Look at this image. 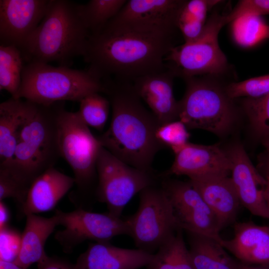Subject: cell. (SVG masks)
Segmentation results:
<instances>
[{"label":"cell","instance_id":"38","mask_svg":"<svg viewBox=\"0 0 269 269\" xmlns=\"http://www.w3.org/2000/svg\"><path fill=\"white\" fill-rule=\"evenodd\" d=\"M0 269H22L13 261L0 260Z\"/></svg>","mask_w":269,"mask_h":269},{"label":"cell","instance_id":"2","mask_svg":"<svg viewBox=\"0 0 269 269\" xmlns=\"http://www.w3.org/2000/svg\"><path fill=\"white\" fill-rule=\"evenodd\" d=\"M105 84L112 115L109 128L98 137L102 146L133 167L153 172L154 157L165 147L156 137L157 119L143 105L132 82Z\"/></svg>","mask_w":269,"mask_h":269},{"label":"cell","instance_id":"20","mask_svg":"<svg viewBox=\"0 0 269 269\" xmlns=\"http://www.w3.org/2000/svg\"><path fill=\"white\" fill-rule=\"evenodd\" d=\"M189 182L215 214L222 228L235 220L240 202L231 177L213 175Z\"/></svg>","mask_w":269,"mask_h":269},{"label":"cell","instance_id":"25","mask_svg":"<svg viewBox=\"0 0 269 269\" xmlns=\"http://www.w3.org/2000/svg\"><path fill=\"white\" fill-rule=\"evenodd\" d=\"M182 231L178 229L159 248L146 269H195Z\"/></svg>","mask_w":269,"mask_h":269},{"label":"cell","instance_id":"33","mask_svg":"<svg viewBox=\"0 0 269 269\" xmlns=\"http://www.w3.org/2000/svg\"><path fill=\"white\" fill-rule=\"evenodd\" d=\"M28 190L21 185L7 172L0 169V201L11 198L20 210L24 205Z\"/></svg>","mask_w":269,"mask_h":269},{"label":"cell","instance_id":"22","mask_svg":"<svg viewBox=\"0 0 269 269\" xmlns=\"http://www.w3.org/2000/svg\"><path fill=\"white\" fill-rule=\"evenodd\" d=\"M25 217L18 253L13 261L22 269H27L34 263L40 265L48 258L45 252V245L49 237L59 226L58 219L55 214L48 218L35 214Z\"/></svg>","mask_w":269,"mask_h":269},{"label":"cell","instance_id":"34","mask_svg":"<svg viewBox=\"0 0 269 269\" xmlns=\"http://www.w3.org/2000/svg\"><path fill=\"white\" fill-rule=\"evenodd\" d=\"M269 14V0H241L226 14L228 23L247 15Z\"/></svg>","mask_w":269,"mask_h":269},{"label":"cell","instance_id":"30","mask_svg":"<svg viewBox=\"0 0 269 269\" xmlns=\"http://www.w3.org/2000/svg\"><path fill=\"white\" fill-rule=\"evenodd\" d=\"M255 133L263 138L269 135V93L258 98H247L243 103Z\"/></svg>","mask_w":269,"mask_h":269},{"label":"cell","instance_id":"21","mask_svg":"<svg viewBox=\"0 0 269 269\" xmlns=\"http://www.w3.org/2000/svg\"><path fill=\"white\" fill-rule=\"evenodd\" d=\"M74 184L73 177L54 167L47 170L31 184L21 214L26 216L53 209Z\"/></svg>","mask_w":269,"mask_h":269},{"label":"cell","instance_id":"32","mask_svg":"<svg viewBox=\"0 0 269 269\" xmlns=\"http://www.w3.org/2000/svg\"><path fill=\"white\" fill-rule=\"evenodd\" d=\"M186 126L180 120L174 121L159 126L156 137L165 147L174 152L188 142L190 134Z\"/></svg>","mask_w":269,"mask_h":269},{"label":"cell","instance_id":"7","mask_svg":"<svg viewBox=\"0 0 269 269\" xmlns=\"http://www.w3.org/2000/svg\"><path fill=\"white\" fill-rule=\"evenodd\" d=\"M186 91L179 101V120L187 129L222 134L232 126L235 109L225 90L214 82L193 77L184 79Z\"/></svg>","mask_w":269,"mask_h":269},{"label":"cell","instance_id":"5","mask_svg":"<svg viewBox=\"0 0 269 269\" xmlns=\"http://www.w3.org/2000/svg\"><path fill=\"white\" fill-rule=\"evenodd\" d=\"M59 145L61 157L74 174L75 187L69 199L76 208L86 209L89 202L96 199L97 162L102 145L77 112H69L64 107L59 116Z\"/></svg>","mask_w":269,"mask_h":269},{"label":"cell","instance_id":"4","mask_svg":"<svg viewBox=\"0 0 269 269\" xmlns=\"http://www.w3.org/2000/svg\"><path fill=\"white\" fill-rule=\"evenodd\" d=\"M78 5L50 0L45 16L20 50L24 64L56 62L68 66L74 58L83 56L91 34Z\"/></svg>","mask_w":269,"mask_h":269},{"label":"cell","instance_id":"31","mask_svg":"<svg viewBox=\"0 0 269 269\" xmlns=\"http://www.w3.org/2000/svg\"><path fill=\"white\" fill-rule=\"evenodd\" d=\"M225 90L231 99L241 97H247V98L262 97L269 93V74L231 83Z\"/></svg>","mask_w":269,"mask_h":269},{"label":"cell","instance_id":"15","mask_svg":"<svg viewBox=\"0 0 269 269\" xmlns=\"http://www.w3.org/2000/svg\"><path fill=\"white\" fill-rule=\"evenodd\" d=\"M227 153L231 178L240 203L254 215L269 219L265 195L267 180L254 167L243 146L235 144Z\"/></svg>","mask_w":269,"mask_h":269},{"label":"cell","instance_id":"23","mask_svg":"<svg viewBox=\"0 0 269 269\" xmlns=\"http://www.w3.org/2000/svg\"><path fill=\"white\" fill-rule=\"evenodd\" d=\"M28 105V101L11 97L0 104V168L13 158Z\"/></svg>","mask_w":269,"mask_h":269},{"label":"cell","instance_id":"41","mask_svg":"<svg viewBox=\"0 0 269 269\" xmlns=\"http://www.w3.org/2000/svg\"><path fill=\"white\" fill-rule=\"evenodd\" d=\"M263 143L267 152L269 168V135L263 138Z\"/></svg>","mask_w":269,"mask_h":269},{"label":"cell","instance_id":"29","mask_svg":"<svg viewBox=\"0 0 269 269\" xmlns=\"http://www.w3.org/2000/svg\"><path fill=\"white\" fill-rule=\"evenodd\" d=\"M232 23L233 37L242 46L251 47L266 39L268 24L261 16L245 15Z\"/></svg>","mask_w":269,"mask_h":269},{"label":"cell","instance_id":"26","mask_svg":"<svg viewBox=\"0 0 269 269\" xmlns=\"http://www.w3.org/2000/svg\"><path fill=\"white\" fill-rule=\"evenodd\" d=\"M126 0H91L78 4L79 14L91 35L99 33L127 2Z\"/></svg>","mask_w":269,"mask_h":269},{"label":"cell","instance_id":"17","mask_svg":"<svg viewBox=\"0 0 269 269\" xmlns=\"http://www.w3.org/2000/svg\"><path fill=\"white\" fill-rule=\"evenodd\" d=\"M169 69L139 77L132 83L140 99L145 102L160 126L176 121L179 116V102L173 92L175 77Z\"/></svg>","mask_w":269,"mask_h":269},{"label":"cell","instance_id":"16","mask_svg":"<svg viewBox=\"0 0 269 269\" xmlns=\"http://www.w3.org/2000/svg\"><path fill=\"white\" fill-rule=\"evenodd\" d=\"M173 152L175 158L172 165L160 176L186 175L191 179L213 175L228 176L231 173L227 151L217 145L188 142Z\"/></svg>","mask_w":269,"mask_h":269},{"label":"cell","instance_id":"10","mask_svg":"<svg viewBox=\"0 0 269 269\" xmlns=\"http://www.w3.org/2000/svg\"><path fill=\"white\" fill-rule=\"evenodd\" d=\"M96 199L106 205L108 212L121 217L126 205L144 189L156 184L153 172L133 167L102 146L97 162Z\"/></svg>","mask_w":269,"mask_h":269},{"label":"cell","instance_id":"28","mask_svg":"<svg viewBox=\"0 0 269 269\" xmlns=\"http://www.w3.org/2000/svg\"><path fill=\"white\" fill-rule=\"evenodd\" d=\"M77 113L84 123L97 131H102L108 119L110 102L108 98L94 93L84 97L80 102Z\"/></svg>","mask_w":269,"mask_h":269},{"label":"cell","instance_id":"40","mask_svg":"<svg viewBox=\"0 0 269 269\" xmlns=\"http://www.w3.org/2000/svg\"><path fill=\"white\" fill-rule=\"evenodd\" d=\"M267 185L266 188V200L268 207V209L269 212V168L268 169V174L267 176Z\"/></svg>","mask_w":269,"mask_h":269},{"label":"cell","instance_id":"24","mask_svg":"<svg viewBox=\"0 0 269 269\" xmlns=\"http://www.w3.org/2000/svg\"><path fill=\"white\" fill-rule=\"evenodd\" d=\"M189 249L195 269H238L239 262L233 259L216 240L188 232Z\"/></svg>","mask_w":269,"mask_h":269},{"label":"cell","instance_id":"12","mask_svg":"<svg viewBox=\"0 0 269 269\" xmlns=\"http://www.w3.org/2000/svg\"><path fill=\"white\" fill-rule=\"evenodd\" d=\"M160 186L166 194L179 228L210 237L219 243L222 229L217 217L188 181L160 176Z\"/></svg>","mask_w":269,"mask_h":269},{"label":"cell","instance_id":"18","mask_svg":"<svg viewBox=\"0 0 269 269\" xmlns=\"http://www.w3.org/2000/svg\"><path fill=\"white\" fill-rule=\"evenodd\" d=\"M153 254L138 249L112 245L109 242L90 243L74 264L75 269H139L146 267Z\"/></svg>","mask_w":269,"mask_h":269},{"label":"cell","instance_id":"19","mask_svg":"<svg viewBox=\"0 0 269 269\" xmlns=\"http://www.w3.org/2000/svg\"><path fill=\"white\" fill-rule=\"evenodd\" d=\"M239 262L269 267V227L252 222L236 223L234 237L219 243Z\"/></svg>","mask_w":269,"mask_h":269},{"label":"cell","instance_id":"36","mask_svg":"<svg viewBox=\"0 0 269 269\" xmlns=\"http://www.w3.org/2000/svg\"><path fill=\"white\" fill-rule=\"evenodd\" d=\"M37 266L38 269H75L74 264L55 257H49L44 263Z\"/></svg>","mask_w":269,"mask_h":269},{"label":"cell","instance_id":"42","mask_svg":"<svg viewBox=\"0 0 269 269\" xmlns=\"http://www.w3.org/2000/svg\"><path fill=\"white\" fill-rule=\"evenodd\" d=\"M266 39H269V25H268L266 34Z\"/></svg>","mask_w":269,"mask_h":269},{"label":"cell","instance_id":"37","mask_svg":"<svg viewBox=\"0 0 269 269\" xmlns=\"http://www.w3.org/2000/svg\"><path fill=\"white\" fill-rule=\"evenodd\" d=\"M10 219L9 210L3 201H0V230L8 227Z\"/></svg>","mask_w":269,"mask_h":269},{"label":"cell","instance_id":"3","mask_svg":"<svg viewBox=\"0 0 269 269\" xmlns=\"http://www.w3.org/2000/svg\"><path fill=\"white\" fill-rule=\"evenodd\" d=\"M12 159L0 169L7 172L26 189L61 157L59 116L63 102L43 105L29 101Z\"/></svg>","mask_w":269,"mask_h":269},{"label":"cell","instance_id":"1","mask_svg":"<svg viewBox=\"0 0 269 269\" xmlns=\"http://www.w3.org/2000/svg\"><path fill=\"white\" fill-rule=\"evenodd\" d=\"M174 34L116 29L92 34L83 56L87 70L103 82H133L163 71Z\"/></svg>","mask_w":269,"mask_h":269},{"label":"cell","instance_id":"11","mask_svg":"<svg viewBox=\"0 0 269 269\" xmlns=\"http://www.w3.org/2000/svg\"><path fill=\"white\" fill-rule=\"evenodd\" d=\"M55 214L59 225L63 229L56 232L54 237L66 253H70L87 240L110 242L117 236H129L126 219L117 217L108 212L95 213L78 208L70 212L57 210Z\"/></svg>","mask_w":269,"mask_h":269},{"label":"cell","instance_id":"27","mask_svg":"<svg viewBox=\"0 0 269 269\" xmlns=\"http://www.w3.org/2000/svg\"><path fill=\"white\" fill-rule=\"evenodd\" d=\"M24 62L20 50L14 46L0 45V89L14 97L20 87Z\"/></svg>","mask_w":269,"mask_h":269},{"label":"cell","instance_id":"13","mask_svg":"<svg viewBox=\"0 0 269 269\" xmlns=\"http://www.w3.org/2000/svg\"><path fill=\"white\" fill-rule=\"evenodd\" d=\"M185 1L127 0L119 13L102 30L124 29L175 34L178 30L177 18Z\"/></svg>","mask_w":269,"mask_h":269},{"label":"cell","instance_id":"8","mask_svg":"<svg viewBox=\"0 0 269 269\" xmlns=\"http://www.w3.org/2000/svg\"><path fill=\"white\" fill-rule=\"evenodd\" d=\"M227 23L226 14L213 13L196 38L170 50L164 59L166 68L175 77L184 79L200 75L215 76L224 73L228 61L220 47L218 35Z\"/></svg>","mask_w":269,"mask_h":269},{"label":"cell","instance_id":"9","mask_svg":"<svg viewBox=\"0 0 269 269\" xmlns=\"http://www.w3.org/2000/svg\"><path fill=\"white\" fill-rule=\"evenodd\" d=\"M139 194L137 211L126 218L129 236L137 249L154 254L180 228L171 203L160 185L149 186Z\"/></svg>","mask_w":269,"mask_h":269},{"label":"cell","instance_id":"6","mask_svg":"<svg viewBox=\"0 0 269 269\" xmlns=\"http://www.w3.org/2000/svg\"><path fill=\"white\" fill-rule=\"evenodd\" d=\"M106 91L105 84L87 70L30 62L24 64L20 87L13 98L50 105L65 101L79 102L89 94Z\"/></svg>","mask_w":269,"mask_h":269},{"label":"cell","instance_id":"39","mask_svg":"<svg viewBox=\"0 0 269 269\" xmlns=\"http://www.w3.org/2000/svg\"><path fill=\"white\" fill-rule=\"evenodd\" d=\"M238 269H269V266L249 265L239 261Z\"/></svg>","mask_w":269,"mask_h":269},{"label":"cell","instance_id":"35","mask_svg":"<svg viewBox=\"0 0 269 269\" xmlns=\"http://www.w3.org/2000/svg\"><path fill=\"white\" fill-rule=\"evenodd\" d=\"M221 2L222 1L219 0H185L182 10L198 20L205 23L209 10Z\"/></svg>","mask_w":269,"mask_h":269},{"label":"cell","instance_id":"14","mask_svg":"<svg viewBox=\"0 0 269 269\" xmlns=\"http://www.w3.org/2000/svg\"><path fill=\"white\" fill-rule=\"evenodd\" d=\"M50 0H0V45L20 50L42 21Z\"/></svg>","mask_w":269,"mask_h":269}]
</instances>
